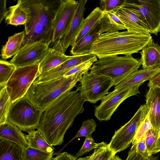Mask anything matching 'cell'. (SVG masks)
<instances>
[{"instance_id": "1", "label": "cell", "mask_w": 160, "mask_h": 160, "mask_svg": "<svg viewBox=\"0 0 160 160\" xmlns=\"http://www.w3.org/2000/svg\"><path fill=\"white\" fill-rule=\"evenodd\" d=\"M80 92L69 90L54 101L42 113L38 129L52 146L61 144L76 117L84 111Z\"/></svg>"}, {"instance_id": "2", "label": "cell", "mask_w": 160, "mask_h": 160, "mask_svg": "<svg viewBox=\"0 0 160 160\" xmlns=\"http://www.w3.org/2000/svg\"><path fill=\"white\" fill-rule=\"evenodd\" d=\"M150 33L117 31L101 34L93 43L90 54L98 58L111 55H132L137 53L150 42Z\"/></svg>"}, {"instance_id": "3", "label": "cell", "mask_w": 160, "mask_h": 160, "mask_svg": "<svg viewBox=\"0 0 160 160\" xmlns=\"http://www.w3.org/2000/svg\"><path fill=\"white\" fill-rule=\"evenodd\" d=\"M86 72H82L68 77H62L48 81L33 83L25 96L34 106L44 111L62 94L71 90Z\"/></svg>"}, {"instance_id": "4", "label": "cell", "mask_w": 160, "mask_h": 160, "mask_svg": "<svg viewBox=\"0 0 160 160\" xmlns=\"http://www.w3.org/2000/svg\"><path fill=\"white\" fill-rule=\"evenodd\" d=\"M141 65L139 60L132 55L106 56L99 58L90 68V72L112 79L115 86L134 72Z\"/></svg>"}, {"instance_id": "5", "label": "cell", "mask_w": 160, "mask_h": 160, "mask_svg": "<svg viewBox=\"0 0 160 160\" xmlns=\"http://www.w3.org/2000/svg\"><path fill=\"white\" fill-rule=\"evenodd\" d=\"M26 11L28 17L24 25L36 24L43 26L53 34L52 23L61 0H19Z\"/></svg>"}, {"instance_id": "6", "label": "cell", "mask_w": 160, "mask_h": 160, "mask_svg": "<svg viewBox=\"0 0 160 160\" xmlns=\"http://www.w3.org/2000/svg\"><path fill=\"white\" fill-rule=\"evenodd\" d=\"M43 111L24 96L11 104L8 120L22 131L28 132L38 129Z\"/></svg>"}, {"instance_id": "7", "label": "cell", "mask_w": 160, "mask_h": 160, "mask_svg": "<svg viewBox=\"0 0 160 160\" xmlns=\"http://www.w3.org/2000/svg\"><path fill=\"white\" fill-rule=\"evenodd\" d=\"M148 112L145 104L141 105L132 118L115 131L108 145L109 148L115 154L129 147Z\"/></svg>"}, {"instance_id": "8", "label": "cell", "mask_w": 160, "mask_h": 160, "mask_svg": "<svg viewBox=\"0 0 160 160\" xmlns=\"http://www.w3.org/2000/svg\"><path fill=\"white\" fill-rule=\"evenodd\" d=\"M113 86L114 82L110 78L90 71L83 75L76 90L80 91L85 102L95 103L103 99Z\"/></svg>"}, {"instance_id": "9", "label": "cell", "mask_w": 160, "mask_h": 160, "mask_svg": "<svg viewBox=\"0 0 160 160\" xmlns=\"http://www.w3.org/2000/svg\"><path fill=\"white\" fill-rule=\"evenodd\" d=\"M122 7L136 15L150 33L157 35L160 32V0H125Z\"/></svg>"}, {"instance_id": "10", "label": "cell", "mask_w": 160, "mask_h": 160, "mask_svg": "<svg viewBox=\"0 0 160 160\" xmlns=\"http://www.w3.org/2000/svg\"><path fill=\"white\" fill-rule=\"evenodd\" d=\"M39 66L35 64L16 68L6 86L11 104L25 96L40 74Z\"/></svg>"}, {"instance_id": "11", "label": "cell", "mask_w": 160, "mask_h": 160, "mask_svg": "<svg viewBox=\"0 0 160 160\" xmlns=\"http://www.w3.org/2000/svg\"><path fill=\"white\" fill-rule=\"evenodd\" d=\"M143 83L108 92L95 108L94 115L100 121L109 120L119 105L128 98L140 93L139 88Z\"/></svg>"}, {"instance_id": "12", "label": "cell", "mask_w": 160, "mask_h": 160, "mask_svg": "<svg viewBox=\"0 0 160 160\" xmlns=\"http://www.w3.org/2000/svg\"><path fill=\"white\" fill-rule=\"evenodd\" d=\"M78 2L74 0H61L52 23L51 46L61 40L68 30Z\"/></svg>"}, {"instance_id": "13", "label": "cell", "mask_w": 160, "mask_h": 160, "mask_svg": "<svg viewBox=\"0 0 160 160\" xmlns=\"http://www.w3.org/2000/svg\"><path fill=\"white\" fill-rule=\"evenodd\" d=\"M50 44L39 42L22 47L9 62L17 68L39 64L46 55Z\"/></svg>"}, {"instance_id": "14", "label": "cell", "mask_w": 160, "mask_h": 160, "mask_svg": "<svg viewBox=\"0 0 160 160\" xmlns=\"http://www.w3.org/2000/svg\"><path fill=\"white\" fill-rule=\"evenodd\" d=\"M96 57L92 54L73 56L72 58L57 67L40 74L33 82L37 83L61 77L67 71Z\"/></svg>"}, {"instance_id": "15", "label": "cell", "mask_w": 160, "mask_h": 160, "mask_svg": "<svg viewBox=\"0 0 160 160\" xmlns=\"http://www.w3.org/2000/svg\"><path fill=\"white\" fill-rule=\"evenodd\" d=\"M65 54L61 40L49 48L45 57L39 64L40 74L51 70L71 58Z\"/></svg>"}, {"instance_id": "16", "label": "cell", "mask_w": 160, "mask_h": 160, "mask_svg": "<svg viewBox=\"0 0 160 160\" xmlns=\"http://www.w3.org/2000/svg\"><path fill=\"white\" fill-rule=\"evenodd\" d=\"M145 97V104L149 110V118L152 127L160 131V88H149Z\"/></svg>"}, {"instance_id": "17", "label": "cell", "mask_w": 160, "mask_h": 160, "mask_svg": "<svg viewBox=\"0 0 160 160\" xmlns=\"http://www.w3.org/2000/svg\"><path fill=\"white\" fill-rule=\"evenodd\" d=\"M119 18L129 32L144 34L150 33L146 26L134 13L122 6L112 11Z\"/></svg>"}, {"instance_id": "18", "label": "cell", "mask_w": 160, "mask_h": 160, "mask_svg": "<svg viewBox=\"0 0 160 160\" xmlns=\"http://www.w3.org/2000/svg\"><path fill=\"white\" fill-rule=\"evenodd\" d=\"M87 0L78 1V5L69 29L61 40L64 52L73 45L75 38L84 19V15Z\"/></svg>"}, {"instance_id": "19", "label": "cell", "mask_w": 160, "mask_h": 160, "mask_svg": "<svg viewBox=\"0 0 160 160\" xmlns=\"http://www.w3.org/2000/svg\"><path fill=\"white\" fill-rule=\"evenodd\" d=\"M139 60L143 69L160 68V46L152 39L140 52Z\"/></svg>"}, {"instance_id": "20", "label": "cell", "mask_w": 160, "mask_h": 160, "mask_svg": "<svg viewBox=\"0 0 160 160\" xmlns=\"http://www.w3.org/2000/svg\"><path fill=\"white\" fill-rule=\"evenodd\" d=\"M17 126L8 121L0 124V138L12 142L22 150L28 147L25 135Z\"/></svg>"}, {"instance_id": "21", "label": "cell", "mask_w": 160, "mask_h": 160, "mask_svg": "<svg viewBox=\"0 0 160 160\" xmlns=\"http://www.w3.org/2000/svg\"><path fill=\"white\" fill-rule=\"evenodd\" d=\"M159 71L160 68L138 70L132 73L115 86L114 90H118L140 83H143L146 81L149 80Z\"/></svg>"}, {"instance_id": "22", "label": "cell", "mask_w": 160, "mask_h": 160, "mask_svg": "<svg viewBox=\"0 0 160 160\" xmlns=\"http://www.w3.org/2000/svg\"><path fill=\"white\" fill-rule=\"evenodd\" d=\"M99 24L71 46L70 51L71 55L76 56L90 54L93 43L100 35Z\"/></svg>"}, {"instance_id": "23", "label": "cell", "mask_w": 160, "mask_h": 160, "mask_svg": "<svg viewBox=\"0 0 160 160\" xmlns=\"http://www.w3.org/2000/svg\"><path fill=\"white\" fill-rule=\"evenodd\" d=\"M103 13V12L100 9L99 7H97L86 18L83 19L72 46L78 42L100 23Z\"/></svg>"}, {"instance_id": "24", "label": "cell", "mask_w": 160, "mask_h": 160, "mask_svg": "<svg viewBox=\"0 0 160 160\" xmlns=\"http://www.w3.org/2000/svg\"><path fill=\"white\" fill-rule=\"evenodd\" d=\"M99 35L125 30L124 25L112 12H103L100 22Z\"/></svg>"}, {"instance_id": "25", "label": "cell", "mask_w": 160, "mask_h": 160, "mask_svg": "<svg viewBox=\"0 0 160 160\" xmlns=\"http://www.w3.org/2000/svg\"><path fill=\"white\" fill-rule=\"evenodd\" d=\"M24 37L25 33L23 31L9 37L7 41L2 48V58L4 60L14 56L21 47Z\"/></svg>"}, {"instance_id": "26", "label": "cell", "mask_w": 160, "mask_h": 160, "mask_svg": "<svg viewBox=\"0 0 160 160\" xmlns=\"http://www.w3.org/2000/svg\"><path fill=\"white\" fill-rule=\"evenodd\" d=\"M28 19L27 12L18 0L17 3L9 8L5 22L8 25L15 26L24 25Z\"/></svg>"}, {"instance_id": "27", "label": "cell", "mask_w": 160, "mask_h": 160, "mask_svg": "<svg viewBox=\"0 0 160 160\" xmlns=\"http://www.w3.org/2000/svg\"><path fill=\"white\" fill-rule=\"evenodd\" d=\"M28 133L25 136L28 147L47 152H54V148L48 142L39 130H33Z\"/></svg>"}, {"instance_id": "28", "label": "cell", "mask_w": 160, "mask_h": 160, "mask_svg": "<svg viewBox=\"0 0 160 160\" xmlns=\"http://www.w3.org/2000/svg\"><path fill=\"white\" fill-rule=\"evenodd\" d=\"M22 149L15 143L0 138V160H22Z\"/></svg>"}, {"instance_id": "29", "label": "cell", "mask_w": 160, "mask_h": 160, "mask_svg": "<svg viewBox=\"0 0 160 160\" xmlns=\"http://www.w3.org/2000/svg\"><path fill=\"white\" fill-rule=\"evenodd\" d=\"M11 104L10 98L6 86L0 87V124L8 121V115Z\"/></svg>"}, {"instance_id": "30", "label": "cell", "mask_w": 160, "mask_h": 160, "mask_svg": "<svg viewBox=\"0 0 160 160\" xmlns=\"http://www.w3.org/2000/svg\"><path fill=\"white\" fill-rule=\"evenodd\" d=\"M54 152L51 153L28 147L22 150V160H52Z\"/></svg>"}, {"instance_id": "31", "label": "cell", "mask_w": 160, "mask_h": 160, "mask_svg": "<svg viewBox=\"0 0 160 160\" xmlns=\"http://www.w3.org/2000/svg\"><path fill=\"white\" fill-rule=\"evenodd\" d=\"M16 67L5 60H0V86L5 87L16 69Z\"/></svg>"}, {"instance_id": "32", "label": "cell", "mask_w": 160, "mask_h": 160, "mask_svg": "<svg viewBox=\"0 0 160 160\" xmlns=\"http://www.w3.org/2000/svg\"><path fill=\"white\" fill-rule=\"evenodd\" d=\"M108 145L95 148L93 153L90 156L79 158L77 160H111L115 154L109 148Z\"/></svg>"}, {"instance_id": "33", "label": "cell", "mask_w": 160, "mask_h": 160, "mask_svg": "<svg viewBox=\"0 0 160 160\" xmlns=\"http://www.w3.org/2000/svg\"><path fill=\"white\" fill-rule=\"evenodd\" d=\"M160 134V131L155 129L152 127L145 134L144 139L149 156L154 154L157 142Z\"/></svg>"}, {"instance_id": "34", "label": "cell", "mask_w": 160, "mask_h": 160, "mask_svg": "<svg viewBox=\"0 0 160 160\" xmlns=\"http://www.w3.org/2000/svg\"><path fill=\"white\" fill-rule=\"evenodd\" d=\"M97 126L95 121L92 119H88L83 121L80 129L70 142L78 137H92V133L96 130Z\"/></svg>"}, {"instance_id": "35", "label": "cell", "mask_w": 160, "mask_h": 160, "mask_svg": "<svg viewBox=\"0 0 160 160\" xmlns=\"http://www.w3.org/2000/svg\"><path fill=\"white\" fill-rule=\"evenodd\" d=\"M106 143L102 142L99 143L95 142L92 137H85L83 145L75 157L77 159L82 155L86 154L93 149L99 148L108 145Z\"/></svg>"}, {"instance_id": "36", "label": "cell", "mask_w": 160, "mask_h": 160, "mask_svg": "<svg viewBox=\"0 0 160 160\" xmlns=\"http://www.w3.org/2000/svg\"><path fill=\"white\" fill-rule=\"evenodd\" d=\"M148 113L146 118L138 130L132 143V145H136L144 137L147 132L152 127L149 120Z\"/></svg>"}, {"instance_id": "37", "label": "cell", "mask_w": 160, "mask_h": 160, "mask_svg": "<svg viewBox=\"0 0 160 160\" xmlns=\"http://www.w3.org/2000/svg\"><path fill=\"white\" fill-rule=\"evenodd\" d=\"M125 1V0H101L99 8L103 12H112L122 6Z\"/></svg>"}, {"instance_id": "38", "label": "cell", "mask_w": 160, "mask_h": 160, "mask_svg": "<svg viewBox=\"0 0 160 160\" xmlns=\"http://www.w3.org/2000/svg\"><path fill=\"white\" fill-rule=\"evenodd\" d=\"M136 151L144 158L148 157L147 147L145 142L144 137L136 144Z\"/></svg>"}, {"instance_id": "39", "label": "cell", "mask_w": 160, "mask_h": 160, "mask_svg": "<svg viewBox=\"0 0 160 160\" xmlns=\"http://www.w3.org/2000/svg\"><path fill=\"white\" fill-rule=\"evenodd\" d=\"M126 160H144V158L137 153L136 145L132 146L128 152V156Z\"/></svg>"}, {"instance_id": "40", "label": "cell", "mask_w": 160, "mask_h": 160, "mask_svg": "<svg viewBox=\"0 0 160 160\" xmlns=\"http://www.w3.org/2000/svg\"><path fill=\"white\" fill-rule=\"evenodd\" d=\"M149 81L147 85L148 87L160 88V71L153 75Z\"/></svg>"}, {"instance_id": "41", "label": "cell", "mask_w": 160, "mask_h": 160, "mask_svg": "<svg viewBox=\"0 0 160 160\" xmlns=\"http://www.w3.org/2000/svg\"><path fill=\"white\" fill-rule=\"evenodd\" d=\"M52 160H77L75 156L66 152L60 153Z\"/></svg>"}, {"instance_id": "42", "label": "cell", "mask_w": 160, "mask_h": 160, "mask_svg": "<svg viewBox=\"0 0 160 160\" xmlns=\"http://www.w3.org/2000/svg\"><path fill=\"white\" fill-rule=\"evenodd\" d=\"M7 1L6 0L0 1V23L5 18L8 13V10L6 7Z\"/></svg>"}, {"instance_id": "43", "label": "cell", "mask_w": 160, "mask_h": 160, "mask_svg": "<svg viewBox=\"0 0 160 160\" xmlns=\"http://www.w3.org/2000/svg\"><path fill=\"white\" fill-rule=\"evenodd\" d=\"M160 152V134L159 135L156 143V148L154 152V154Z\"/></svg>"}, {"instance_id": "44", "label": "cell", "mask_w": 160, "mask_h": 160, "mask_svg": "<svg viewBox=\"0 0 160 160\" xmlns=\"http://www.w3.org/2000/svg\"><path fill=\"white\" fill-rule=\"evenodd\" d=\"M144 160H158V159L157 157H154L152 155L144 158Z\"/></svg>"}, {"instance_id": "45", "label": "cell", "mask_w": 160, "mask_h": 160, "mask_svg": "<svg viewBox=\"0 0 160 160\" xmlns=\"http://www.w3.org/2000/svg\"><path fill=\"white\" fill-rule=\"evenodd\" d=\"M111 160H122L118 156H114L112 158Z\"/></svg>"}]
</instances>
